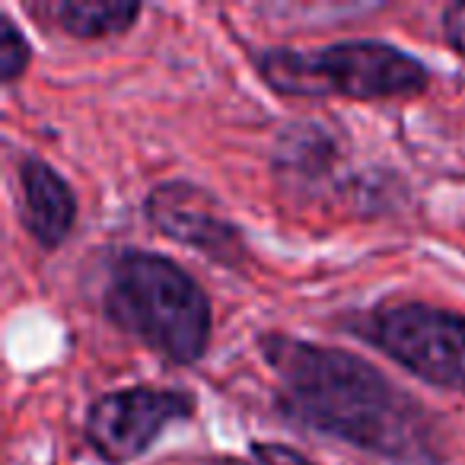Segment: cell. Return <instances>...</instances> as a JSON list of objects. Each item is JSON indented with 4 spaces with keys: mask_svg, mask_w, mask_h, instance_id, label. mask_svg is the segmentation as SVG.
Returning <instances> with one entry per match:
<instances>
[{
    "mask_svg": "<svg viewBox=\"0 0 465 465\" xmlns=\"http://www.w3.org/2000/svg\"><path fill=\"white\" fill-rule=\"evenodd\" d=\"M29 61H33V48H29L26 35L16 29L10 16L0 20V80L4 84H16L26 74Z\"/></svg>",
    "mask_w": 465,
    "mask_h": 465,
    "instance_id": "cell-9",
    "label": "cell"
},
{
    "mask_svg": "<svg viewBox=\"0 0 465 465\" xmlns=\"http://www.w3.org/2000/svg\"><path fill=\"white\" fill-rule=\"evenodd\" d=\"M259 77L281 96L297 99H411L430 86L424 61L392 42L348 39L322 48H262L252 54Z\"/></svg>",
    "mask_w": 465,
    "mask_h": 465,
    "instance_id": "cell-3",
    "label": "cell"
},
{
    "mask_svg": "<svg viewBox=\"0 0 465 465\" xmlns=\"http://www.w3.org/2000/svg\"><path fill=\"white\" fill-rule=\"evenodd\" d=\"M357 335L399 367L465 395V316L430 303H386L357 322Z\"/></svg>",
    "mask_w": 465,
    "mask_h": 465,
    "instance_id": "cell-4",
    "label": "cell"
},
{
    "mask_svg": "<svg viewBox=\"0 0 465 465\" xmlns=\"http://www.w3.org/2000/svg\"><path fill=\"white\" fill-rule=\"evenodd\" d=\"M443 39L450 48L465 58V4H450L443 10Z\"/></svg>",
    "mask_w": 465,
    "mask_h": 465,
    "instance_id": "cell-11",
    "label": "cell"
},
{
    "mask_svg": "<svg viewBox=\"0 0 465 465\" xmlns=\"http://www.w3.org/2000/svg\"><path fill=\"white\" fill-rule=\"evenodd\" d=\"M147 220L169 240L204 252L220 265H240L246 259V242L240 230L217 213L207 192L188 182H163L147 194Z\"/></svg>",
    "mask_w": 465,
    "mask_h": 465,
    "instance_id": "cell-6",
    "label": "cell"
},
{
    "mask_svg": "<svg viewBox=\"0 0 465 465\" xmlns=\"http://www.w3.org/2000/svg\"><path fill=\"white\" fill-rule=\"evenodd\" d=\"M194 414V399L179 389L131 386L99 395L84 418V437L90 450L109 465H128L141 459L160 433L175 420Z\"/></svg>",
    "mask_w": 465,
    "mask_h": 465,
    "instance_id": "cell-5",
    "label": "cell"
},
{
    "mask_svg": "<svg viewBox=\"0 0 465 465\" xmlns=\"http://www.w3.org/2000/svg\"><path fill=\"white\" fill-rule=\"evenodd\" d=\"M141 10L143 7L134 0H61L48 4L45 14L64 35L93 42L128 33Z\"/></svg>",
    "mask_w": 465,
    "mask_h": 465,
    "instance_id": "cell-8",
    "label": "cell"
},
{
    "mask_svg": "<svg viewBox=\"0 0 465 465\" xmlns=\"http://www.w3.org/2000/svg\"><path fill=\"white\" fill-rule=\"evenodd\" d=\"M23 223L42 249H58L71 236L77 220V198L54 166L39 156L20 163Z\"/></svg>",
    "mask_w": 465,
    "mask_h": 465,
    "instance_id": "cell-7",
    "label": "cell"
},
{
    "mask_svg": "<svg viewBox=\"0 0 465 465\" xmlns=\"http://www.w3.org/2000/svg\"><path fill=\"white\" fill-rule=\"evenodd\" d=\"M240 465H316L297 452L293 446H284V443H255L249 446V456L242 459Z\"/></svg>",
    "mask_w": 465,
    "mask_h": 465,
    "instance_id": "cell-10",
    "label": "cell"
},
{
    "mask_svg": "<svg viewBox=\"0 0 465 465\" xmlns=\"http://www.w3.org/2000/svg\"><path fill=\"white\" fill-rule=\"evenodd\" d=\"M103 312L169 363L192 367L211 344L213 312L204 287L173 259L128 249L109 268Z\"/></svg>",
    "mask_w": 465,
    "mask_h": 465,
    "instance_id": "cell-2",
    "label": "cell"
},
{
    "mask_svg": "<svg viewBox=\"0 0 465 465\" xmlns=\"http://www.w3.org/2000/svg\"><path fill=\"white\" fill-rule=\"evenodd\" d=\"M278 380V411L322 437H335L392 462H433V420L424 405L382 370L348 351L300 338H259Z\"/></svg>",
    "mask_w": 465,
    "mask_h": 465,
    "instance_id": "cell-1",
    "label": "cell"
}]
</instances>
